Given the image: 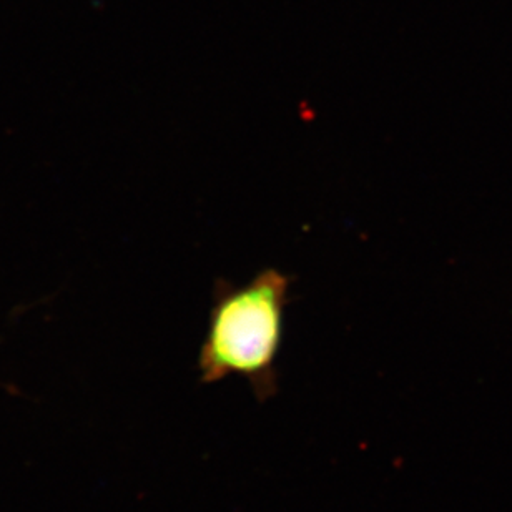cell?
I'll list each match as a JSON object with an SVG mask.
<instances>
[{"label": "cell", "mask_w": 512, "mask_h": 512, "mask_svg": "<svg viewBox=\"0 0 512 512\" xmlns=\"http://www.w3.org/2000/svg\"><path fill=\"white\" fill-rule=\"evenodd\" d=\"M291 286L293 278L276 268L258 271L243 285L215 281L207 331L198 351L200 383L210 386L238 376L260 403L275 398Z\"/></svg>", "instance_id": "6da1fadb"}]
</instances>
